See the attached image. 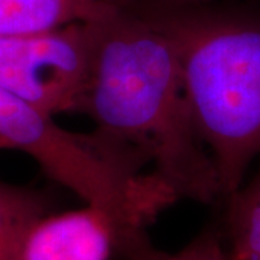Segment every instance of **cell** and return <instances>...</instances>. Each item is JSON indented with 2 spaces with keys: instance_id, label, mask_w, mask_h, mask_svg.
I'll list each match as a JSON object with an SVG mask.
<instances>
[{
  "instance_id": "6da1fadb",
  "label": "cell",
  "mask_w": 260,
  "mask_h": 260,
  "mask_svg": "<svg viewBox=\"0 0 260 260\" xmlns=\"http://www.w3.org/2000/svg\"><path fill=\"white\" fill-rule=\"evenodd\" d=\"M80 113L94 129L133 150L177 200H224L213 159L195 129L172 42L132 2L97 20Z\"/></svg>"
},
{
  "instance_id": "7a4b0ae2",
  "label": "cell",
  "mask_w": 260,
  "mask_h": 260,
  "mask_svg": "<svg viewBox=\"0 0 260 260\" xmlns=\"http://www.w3.org/2000/svg\"><path fill=\"white\" fill-rule=\"evenodd\" d=\"M172 42L195 129L223 201L260 158V9L132 0Z\"/></svg>"
},
{
  "instance_id": "3957f363",
  "label": "cell",
  "mask_w": 260,
  "mask_h": 260,
  "mask_svg": "<svg viewBox=\"0 0 260 260\" xmlns=\"http://www.w3.org/2000/svg\"><path fill=\"white\" fill-rule=\"evenodd\" d=\"M95 41L97 20L0 35V87L54 117L81 112Z\"/></svg>"
},
{
  "instance_id": "277c9868",
  "label": "cell",
  "mask_w": 260,
  "mask_h": 260,
  "mask_svg": "<svg viewBox=\"0 0 260 260\" xmlns=\"http://www.w3.org/2000/svg\"><path fill=\"white\" fill-rule=\"evenodd\" d=\"M116 232L112 221L90 205L49 213L29 232L23 260H112Z\"/></svg>"
},
{
  "instance_id": "5b68a950",
  "label": "cell",
  "mask_w": 260,
  "mask_h": 260,
  "mask_svg": "<svg viewBox=\"0 0 260 260\" xmlns=\"http://www.w3.org/2000/svg\"><path fill=\"white\" fill-rule=\"evenodd\" d=\"M132 0H0V35L100 20Z\"/></svg>"
},
{
  "instance_id": "8992f818",
  "label": "cell",
  "mask_w": 260,
  "mask_h": 260,
  "mask_svg": "<svg viewBox=\"0 0 260 260\" xmlns=\"http://www.w3.org/2000/svg\"><path fill=\"white\" fill-rule=\"evenodd\" d=\"M52 207L39 189L0 181V260H23L29 232Z\"/></svg>"
},
{
  "instance_id": "52a82bcc",
  "label": "cell",
  "mask_w": 260,
  "mask_h": 260,
  "mask_svg": "<svg viewBox=\"0 0 260 260\" xmlns=\"http://www.w3.org/2000/svg\"><path fill=\"white\" fill-rule=\"evenodd\" d=\"M224 203V240L233 260H260V158L254 174Z\"/></svg>"
},
{
  "instance_id": "ba28073f",
  "label": "cell",
  "mask_w": 260,
  "mask_h": 260,
  "mask_svg": "<svg viewBox=\"0 0 260 260\" xmlns=\"http://www.w3.org/2000/svg\"><path fill=\"white\" fill-rule=\"evenodd\" d=\"M150 260H233L223 233L214 227H207L197 234L184 249L177 253L159 250Z\"/></svg>"
},
{
  "instance_id": "9c48e42d",
  "label": "cell",
  "mask_w": 260,
  "mask_h": 260,
  "mask_svg": "<svg viewBox=\"0 0 260 260\" xmlns=\"http://www.w3.org/2000/svg\"><path fill=\"white\" fill-rule=\"evenodd\" d=\"M139 2H153V3H167V5H197V3H207L213 0H139Z\"/></svg>"
},
{
  "instance_id": "30bf717a",
  "label": "cell",
  "mask_w": 260,
  "mask_h": 260,
  "mask_svg": "<svg viewBox=\"0 0 260 260\" xmlns=\"http://www.w3.org/2000/svg\"><path fill=\"white\" fill-rule=\"evenodd\" d=\"M5 149H8V146L3 142H0V150H5Z\"/></svg>"
}]
</instances>
